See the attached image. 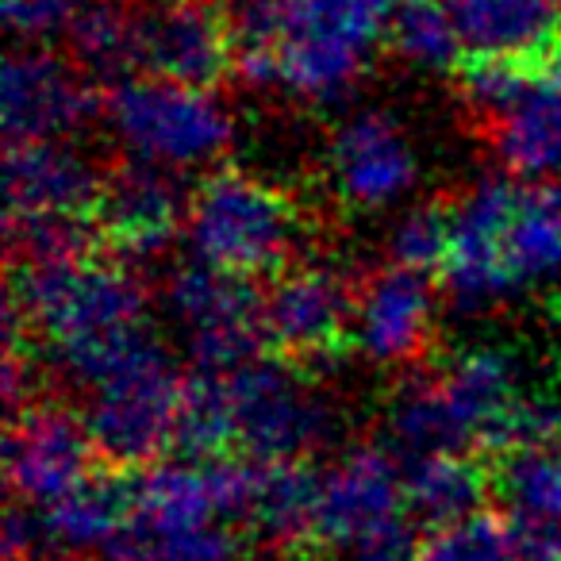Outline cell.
Segmentation results:
<instances>
[{
  "label": "cell",
  "instance_id": "obj_20",
  "mask_svg": "<svg viewBox=\"0 0 561 561\" xmlns=\"http://www.w3.org/2000/svg\"><path fill=\"white\" fill-rule=\"evenodd\" d=\"M469 55L553 62L561 50V0H446Z\"/></svg>",
  "mask_w": 561,
  "mask_h": 561
},
{
  "label": "cell",
  "instance_id": "obj_15",
  "mask_svg": "<svg viewBox=\"0 0 561 561\" xmlns=\"http://www.w3.org/2000/svg\"><path fill=\"white\" fill-rule=\"evenodd\" d=\"M331 181L354 208H389L404 201L420 178V162L404 127L389 112H354L328 150Z\"/></svg>",
  "mask_w": 561,
  "mask_h": 561
},
{
  "label": "cell",
  "instance_id": "obj_24",
  "mask_svg": "<svg viewBox=\"0 0 561 561\" xmlns=\"http://www.w3.org/2000/svg\"><path fill=\"white\" fill-rule=\"evenodd\" d=\"M43 523V542L47 550L66 553V558H78V553L108 550L119 538V530L127 527V512H131V500H127L124 484L112 481H85L78 492H70L66 500L50 507H35Z\"/></svg>",
  "mask_w": 561,
  "mask_h": 561
},
{
  "label": "cell",
  "instance_id": "obj_4",
  "mask_svg": "<svg viewBox=\"0 0 561 561\" xmlns=\"http://www.w3.org/2000/svg\"><path fill=\"white\" fill-rule=\"evenodd\" d=\"M185 377L154 335H142L93 385H85V420L93 446L112 466H150L178 443Z\"/></svg>",
  "mask_w": 561,
  "mask_h": 561
},
{
  "label": "cell",
  "instance_id": "obj_36",
  "mask_svg": "<svg viewBox=\"0 0 561 561\" xmlns=\"http://www.w3.org/2000/svg\"><path fill=\"white\" fill-rule=\"evenodd\" d=\"M35 561H78V558H66L62 553V558H35Z\"/></svg>",
  "mask_w": 561,
  "mask_h": 561
},
{
  "label": "cell",
  "instance_id": "obj_6",
  "mask_svg": "<svg viewBox=\"0 0 561 561\" xmlns=\"http://www.w3.org/2000/svg\"><path fill=\"white\" fill-rule=\"evenodd\" d=\"M104 124L112 139L135 162L162 170H196L231 147V112L204 85L170 78H127L112 85L104 101Z\"/></svg>",
  "mask_w": 561,
  "mask_h": 561
},
{
  "label": "cell",
  "instance_id": "obj_18",
  "mask_svg": "<svg viewBox=\"0 0 561 561\" xmlns=\"http://www.w3.org/2000/svg\"><path fill=\"white\" fill-rule=\"evenodd\" d=\"M496 489L523 561H561V438L507 450Z\"/></svg>",
  "mask_w": 561,
  "mask_h": 561
},
{
  "label": "cell",
  "instance_id": "obj_16",
  "mask_svg": "<svg viewBox=\"0 0 561 561\" xmlns=\"http://www.w3.org/2000/svg\"><path fill=\"white\" fill-rule=\"evenodd\" d=\"M435 331V289L427 273L385 265L354 300L351 339L377 366H412Z\"/></svg>",
  "mask_w": 561,
  "mask_h": 561
},
{
  "label": "cell",
  "instance_id": "obj_26",
  "mask_svg": "<svg viewBox=\"0 0 561 561\" xmlns=\"http://www.w3.org/2000/svg\"><path fill=\"white\" fill-rule=\"evenodd\" d=\"M489 484V473L466 454H423V458H408L404 469L408 512L427 527H446L477 515Z\"/></svg>",
  "mask_w": 561,
  "mask_h": 561
},
{
  "label": "cell",
  "instance_id": "obj_30",
  "mask_svg": "<svg viewBox=\"0 0 561 561\" xmlns=\"http://www.w3.org/2000/svg\"><path fill=\"white\" fill-rule=\"evenodd\" d=\"M389 43L408 66L427 73L458 70V58L466 50L446 0H408L404 9L392 16Z\"/></svg>",
  "mask_w": 561,
  "mask_h": 561
},
{
  "label": "cell",
  "instance_id": "obj_17",
  "mask_svg": "<svg viewBox=\"0 0 561 561\" xmlns=\"http://www.w3.org/2000/svg\"><path fill=\"white\" fill-rule=\"evenodd\" d=\"M188 201L178 185V173L150 162H127L108 173L96 201V231L119 254L147 257L170 247L178 231H185Z\"/></svg>",
  "mask_w": 561,
  "mask_h": 561
},
{
  "label": "cell",
  "instance_id": "obj_21",
  "mask_svg": "<svg viewBox=\"0 0 561 561\" xmlns=\"http://www.w3.org/2000/svg\"><path fill=\"white\" fill-rule=\"evenodd\" d=\"M438 385H443L469 446H492V450H496L507 412L527 389L519 362L500 346H469V351L454 354L438 374Z\"/></svg>",
  "mask_w": 561,
  "mask_h": 561
},
{
  "label": "cell",
  "instance_id": "obj_34",
  "mask_svg": "<svg viewBox=\"0 0 561 561\" xmlns=\"http://www.w3.org/2000/svg\"><path fill=\"white\" fill-rule=\"evenodd\" d=\"M85 4L89 0H4V20L20 43L50 47L55 39H70Z\"/></svg>",
  "mask_w": 561,
  "mask_h": 561
},
{
  "label": "cell",
  "instance_id": "obj_2",
  "mask_svg": "<svg viewBox=\"0 0 561 561\" xmlns=\"http://www.w3.org/2000/svg\"><path fill=\"white\" fill-rule=\"evenodd\" d=\"M9 242L16 257L89 254L104 178L66 139L9 142Z\"/></svg>",
  "mask_w": 561,
  "mask_h": 561
},
{
  "label": "cell",
  "instance_id": "obj_19",
  "mask_svg": "<svg viewBox=\"0 0 561 561\" xmlns=\"http://www.w3.org/2000/svg\"><path fill=\"white\" fill-rule=\"evenodd\" d=\"M492 147L512 178L561 185V58L538 66L512 108L492 119Z\"/></svg>",
  "mask_w": 561,
  "mask_h": 561
},
{
  "label": "cell",
  "instance_id": "obj_12",
  "mask_svg": "<svg viewBox=\"0 0 561 561\" xmlns=\"http://www.w3.org/2000/svg\"><path fill=\"white\" fill-rule=\"evenodd\" d=\"M262 297V335L280 358L308 366L351 339L354 300L331 265H285Z\"/></svg>",
  "mask_w": 561,
  "mask_h": 561
},
{
  "label": "cell",
  "instance_id": "obj_3",
  "mask_svg": "<svg viewBox=\"0 0 561 561\" xmlns=\"http://www.w3.org/2000/svg\"><path fill=\"white\" fill-rule=\"evenodd\" d=\"M193 257L239 277L280 273L300 239V216L277 185L242 170H216L188 196Z\"/></svg>",
  "mask_w": 561,
  "mask_h": 561
},
{
  "label": "cell",
  "instance_id": "obj_9",
  "mask_svg": "<svg viewBox=\"0 0 561 561\" xmlns=\"http://www.w3.org/2000/svg\"><path fill=\"white\" fill-rule=\"evenodd\" d=\"M519 188L507 178H481L450 208V254L443 265V289L458 312H484L515 297L507 270V227L519 208Z\"/></svg>",
  "mask_w": 561,
  "mask_h": 561
},
{
  "label": "cell",
  "instance_id": "obj_23",
  "mask_svg": "<svg viewBox=\"0 0 561 561\" xmlns=\"http://www.w3.org/2000/svg\"><path fill=\"white\" fill-rule=\"evenodd\" d=\"M316 489H320V473H312L308 461H273V466H262L254 507H250L247 519V527L254 530L257 542L273 546V550L312 546Z\"/></svg>",
  "mask_w": 561,
  "mask_h": 561
},
{
  "label": "cell",
  "instance_id": "obj_22",
  "mask_svg": "<svg viewBox=\"0 0 561 561\" xmlns=\"http://www.w3.org/2000/svg\"><path fill=\"white\" fill-rule=\"evenodd\" d=\"M104 561H247V542L227 519L165 523L127 515V527L104 550Z\"/></svg>",
  "mask_w": 561,
  "mask_h": 561
},
{
  "label": "cell",
  "instance_id": "obj_11",
  "mask_svg": "<svg viewBox=\"0 0 561 561\" xmlns=\"http://www.w3.org/2000/svg\"><path fill=\"white\" fill-rule=\"evenodd\" d=\"M404 466L397 461V450L381 443H358L320 473L312 546L343 550L404 523Z\"/></svg>",
  "mask_w": 561,
  "mask_h": 561
},
{
  "label": "cell",
  "instance_id": "obj_33",
  "mask_svg": "<svg viewBox=\"0 0 561 561\" xmlns=\"http://www.w3.org/2000/svg\"><path fill=\"white\" fill-rule=\"evenodd\" d=\"M450 227L454 216L438 204H415L397 219L389 231V257L404 270L435 273L450 254Z\"/></svg>",
  "mask_w": 561,
  "mask_h": 561
},
{
  "label": "cell",
  "instance_id": "obj_27",
  "mask_svg": "<svg viewBox=\"0 0 561 561\" xmlns=\"http://www.w3.org/2000/svg\"><path fill=\"white\" fill-rule=\"evenodd\" d=\"M507 270L515 293L561 277V185H535L519 196L507 227Z\"/></svg>",
  "mask_w": 561,
  "mask_h": 561
},
{
  "label": "cell",
  "instance_id": "obj_8",
  "mask_svg": "<svg viewBox=\"0 0 561 561\" xmlns=\"http://www.w3.org/2000/svg\"><path fill=\"white\" fill-rule=\"evenodd\" d=\"M162 300L165 316L185 339L188 358L204 374H227L262 354V297L250 277L193 257L170 273Z\"/></svg>",
  "mask_w": 561,
  "mask_h": 561
},
{
  "label": "cell",
  "instance_id": "obj_25",
  "mask_svg": "<svg viewBox=\"0 0 561 561\" xmlns=\"http://www.w3.org/2000/svg\"><path fill=\"white\" fill-rule=\"evenodd\" d=\"M385 435L392 450L404 458L473 450L438 377H408L397 385V392L385 404Z\"/></svg>",
  "mask_w": 561,
  "mask_h": 561
},
{
  "label": "cell",
  "instance_id": "obj_31",
  "mask_svg": "<svg viewBox=\"0 0 561 561\" xmlns=\"http://www.w3.org/2000/svg\"><path fill=\"white\" fill-rule=\"evenodd\" d=\"M415 561H523L507 515L477 512L446 527H431V535L415 546Z\"/></svg>",
  "mask_w": 561,
  "mask_h": 561
},
{
  "label": "cell",
  "instance_id": "obj_32",
  "mask_svg": "<svg viewBox=\"0 0 561 561\" xmlns=\"http://www.w3.org/2000/svg\"><path fill=\"white\" fill-rule=\"evenodd\" d=\"M546 62H519V58H481L469 55V62L458 66L461 101L484 119H496L504 108H512L515 96L530 85V78Z\"/></svg>",
  "mask_w": 561,
  "mask_h": 561
},
{
  "label": "cell",
  "instance_id": "obj_35",
  "mask_svg": "<svg viewBox=\"0 0 561 561\" xmlns=\"http://www.w3.org/2000/svg\"><path fill=\"white\" fill-rule=\"evenodd\" d=\"M339 561H415V542L404 523H397V527L377 530V535L362 538V542L343 546Z\"/></svg>",
  "mask_w": 561,
  "mask_h": 561
},
{
  "label": "cell",
  "instance_id": "obj_10",
  "mask_svg": "<svg viewBox=\"0 0 561 561\" xmlns=\"http://www.w3.org/2000/svg\"><path fill=\"white\" fill-rule=\"evenodd\" d=\"M96 446L85 420L62 404L32 400L12 412L4 443V477L16 504L50 507L93 481Z\"/></svg>",
  "mask_w": 561,
  "mask_h": 561
},
{
  "label": "cell",
  "instance_id": "obj_28",
  "mask_svg": "<svg viewBox=\"0 0 561 561\" xmlns=\"http://www.w3.org/2000/svg\"><path fill=\"white\" fill-rule=\"evenodd\" d=\"M66 43L89 81L119 85L127 73L139 70V12L127 9L124 0H89Z\"/></svg>",
  "mask_w": 561,
  "mask_h": 561
},
{
  "label": "cell",
  "instance_id": "obj_1",
  "mask_svg": "<svg viewBox=\"0 0 561 561\" xmlns=\"http://www.w3.org/2000/svg\"><path fill=\"white\" fill-rule=\"evenodd\" d=\"M9 308L73 389L93 385L147 335V289L112 257H16Z\"/></svg>",
  "mask_w": 561,
  "mask_h": 561
},
{
  "label": "cell",
  "instance_id": "obj_7",
  "mask_svg": "<svg viewBox=\"0 0 561 561\" xmlns=\"http://www.w3.org/2000/svg\"><path fill=\"white\" fill-rule=\"evenodd\" d=\"M219 377L231 420V450H239L242 458L262 466L308 461L328 446L335 412L300 374L297 362L257 354Z\"/></svg>",
  "mask_w": 561,
  "mask_h": 561
},
{
  "label": "cell",
  "instance_id": "obj_29",
  "mask_svg": "<svg viewBox=\"0 0 561 561\" xmlns=\"http://www.w3.org/2000/svg\"><path fill=\"white\" fill-rule=\"evenodd\" d=\"M234 47V73L247 85H277V47L285 35L289 0H219Z\"/></svg>",
  "mask_w": 561,
  "mask_h": 561
},
{
  "label": "cell",
  "instance_id": "obj_13",
  "mask_svg": "<svg viewBox=\"0 0 561 561\" xmlns=\"http://www.w3.org/2000/svg\"><path fill=\"white\" fill-rule=\"evenodd\" d=\"M4 131L9 142L70 139L96 112L93 81L50 47H20L4 62Z\"/></svg>",
  "mask_w": 561,
  "mask_h": 561
},
{
  "label": "cell",
  "instance_id": "obj_5",
  "mask_svg": "<svg viewBox=\"0 0 561 561\" xmlns=\"http://www.w3.org/2000/svg\"><path fill=\"white\" fill-rule=\"evenodd\" d=\"M408 0H289L277 85L305 104H339Z\"/></svg>",
  "mask_w": 561,
  "mask_h": 561
},
{
  "label": "cell",
  "instance_id": "obj_14",
  "mask_svg": "<svg viewBox=\"0 0 561 561\" xmlns=\"http://www.w3.org/2000/svg\"><path fill=\"white\" fill-rule=\"evenodd\" d=\"M139 70L204 89L234 70L219 0H154L139 9Z\"/></svg>",
  "mask_w": 561,
  "mask_h": 561
}]
</instances>
